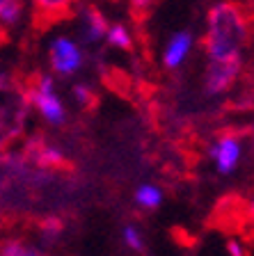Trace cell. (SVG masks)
<instances>
[{
	"label": "cell",
	"instance_id": "3957f363",
	"mask_svg": "<svg viewBox=\"0 0 254 256\" xmlns=\"http://www.w3.org/2000/svg\"><path fill=\"white\" fill-rule=\"evenodd\" d=\"M211 158L215 162L217 174L229 176L238 170L240 158H243V142L233 130H224L217 135V140L211 146Z\"/></svg>",
	"mask_w": 254,
	"mask_h": 256
},
{
	"label": "cell",
	"instance_id": "6da1fadb",
	"mask_svg": "<svg viewBox=\"0 0 254 256\" xmlns=\"http://www.w3.org/2000/svg\"><path fill=\"white\" fill-rule=\"evenodd\" d=\"M252 37L249 14L231 0H222L208 10L204 48L208 60H238Z\"/></svg>",
	"mask_w": 254,
	"mask_h": 256
},
{
	"label": "cell",
	"instance_id": "7a4b0ae2",
	"mask_svg": "<svg viewBox=\"0 0 254 256\" xmlns=\"http://www.w3.org/2000/svg\"><path fill=\"white\" fill-rule=\"evenodd\" d=\"M28 96H30V103L44 117V122H48L51 126H62L67 122V110L55 92V80L51 76H39Z\"/></svg>",
	"mask_w": 254,
	"mask_h": 256
},
{
	"label": "cell",
	"instance_id": "e0dca14e",
	"mask_svg": "<svg viewBox=\"0 0 254 256\" xmlns=\"http://www.w3.org/2000/svg\"><path fill=\"white\" fill-rule=\"evenodd\" d=\"M249 215H252V220H254V194H252V202H249Z\"/></svg>",
	"mask_w": 254,
	"mask_h": 256
},
{
	"label": "cell",
	"instance_id": "ba28073f",
	"mask_svg": "<svg viewBox=\"0 0 254 256\" xmlns=\"http://www.w3.org/2000/svg\"><path fill=\"white\" fill-rule=\"evenodd\" d=\"M135 204L144 210H156L163 204V190L154 183H140L135 190Z\"/></svg>",
	"mask_w": 254,
	"mask_h": 256
},
{
	"label": "cell",
	"instance_id": "9a60e30c",
	"mask_svg": "<svg viewBox=\"0 0 254 256\" xmlns=\"http://www.w3.org/2000/svg\"><path fill=\"white\" fill-rule=\"evenodd\" d=\"M128 2H131V10L135 16H144L156 5V0H128Z\"/></svg>",
	"mask_w": 254,
	"mask_h": 256
},
{
	"label": "cell",
	"instance_id": "52a82bcc",
	"mask_svg": "<svg viewBox=\"0 0 254 256\" xmlns=\"http://www.w3.org/2000/svg\"><path fill=\"white\" fill-rule=\"evenodd\" d=\"M32 5L44 18H62L71 12L76 0H32Z\"/></svg>",
	"mask_w": 254,
	"mask_h": 256
},
{
	"label": "cell",
	"instance_id": "4fadbf2b",
	"mask_svg": "<svg viewBox=\"0 0 254 256\" xmlns=\"http://www.w3.org/2000/svg\"><path fill=\"white\" fill-rule=\"evenodd\" d=\"M3 256H42L35 247L26 245L21 240H10L5 247H3Z\"/></svg>",
	"mask_w": 254,
	"mask_h": 256
},
{
	"label": "cell",
	"instance_id": "30bf717a",
	"mask_svg": "<svg viewBox=\"0 0 254 256\" xmlns=\"http://www.w3.org/2000/svg\"><path fill=\"white\" fill-rule=\"evenodd\" d=\"M106 42L110 44L112 48H119V50H131L133 48V34L124 23H115V26L108 28Z\"/></svg>",
	"mask_w": 254,
	"mask_h": 256
},
{
	"label": "cell",
	"instance_id": "277c9868",
	"mask_svg": "<svg viewBox=\"0 0 254 256\" xmlns=\"http://www.w3.org/2000/svg\"><path fill=\"white\" fill-rule=\"evenodd\" d=\"M48 60L58 76H74L83 66V50L71 37H55L48 48Z\"/></svg>",
	"mask_w": 254,
	"mask_h": 256
},
{
	"label": "cell",
	"instance_id": "5bb4252c",
	"mask_svg": "<svg viewBox=\"0 0 254 256\" xmlns=\"http://www.w3.org/2000/svg\"><path fill=\"white\" fill-rule=\"evenodd\" d=\"M71 94H74V98L80 103V106H87V103L92 101V90L87 85H74Z\"/></svg>",
	"mask_w": 254,
	"mask_h": 256
},
{
	"label": "cell",
	"instance_id": "7c38bea8",
	"mask_svg": "<svg viewBox=\"0 0 254 256\" xmlns=\"http://www.w3.org/2000/svg\"><path fill=\"white\" fill-rule=\"evenodd\" d=\"M122 240H124V245H126L128 250H133V252H142L144 250L142 231H140L138 226H133V224H128V226H124L122 229Z\"/></svg>",
	"mask_w": 254,
	"mask_h": 256
},
{
	"label": "cell",
	"instance_id": "5b68a950",
	"mask_svg": "<svg viewBox=\"0 0 254 256\" xmlns=\"http://www.w3.org/2000/svg\"><path fill=\"white\" fill-rule=\"evenodd\" d=\"M243 69V58L238 60H208L206 76H204V90L206 94L217 96L227 92L236 82Z\"/></svg>",
	"mask_w": 254,
	"mask_h": 256
},
{
	"label": "cell",
	"instance_id": "8992f818",
	"mask_svg": "<svg viewBox=\"0 0 254 256\" xmlns=\"http://www.w3.org/2000/svg\"><path fill=\"white\" fill-rule=\"evenodd\" d=\"M192 46H195V37H192L188 30H181L174 32L169 42L165 44V50H163V66L169 71L179 69L181 64L188 60V55L192 53Z\"/></svg>",
	"mask_w": 254,
	"mask_h": 256
},
{
	"label": "cell",
	"instance_id": "2e32d148",
	"mask_svg": "<svg viewBox=\"0 0 254 256\" xmlns=\"http://www.w3.org/2000/svg\"><path fill=\"white\" fill-rule=\"evenodd\" d=\"M227 252H229V256H245V247L236 238L227 240Z\"/></svg>",
	"mask_w": 254,
	"mask_h": 256
},
{
	"label": "cell",
	"instance_id": "8fae6325",
	"mask_svg": "<svg viewBox=\"0 0 254 256\" xmlns=\"http://www.w3.org/2000/svg\"><path fill=\"white\" fill-rule=\"evenodd\" d=\"M23 16V0H0V21L3 28L19 26Z\"/></svg>",
	"mask_w": 254,
	"mask_h": 256
},
{
	"label": "cell",
	"instance_id": "9c48e42d",
	"mask_svg": "<svg viewBox=\"0 0 254 256\" xmlns=\"http://www.w3.org/2000/svg\"><path fill=\"white\" fill-rule=\"evenodd\" d=\"M108 23L106 18L99 14L96 10H87L85 12V39L87 42H99L108 34Z\"/></svg>",
	"mask_w": 254,
	"mask_h": 256
}]
</instances>
